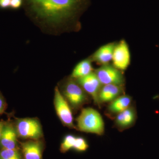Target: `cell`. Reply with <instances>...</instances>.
I'll list each match as a JSON object with an SVG mask.
<instances>
[{
  "instance_id": "obj_17",
  "label": "cell",
  "mask_w": 159,
  "mask_h": 159,
  "mask_svg": "<svg viewBox=\"0 0 159 159\" xmlns=\"http://www.w3.org/2000/svg\"><path fill=\"white\" fill-rule=\"evenodd\" d=\"M76 138L73 135L66 136L61 145L60 150L62 153H65L72 148H74L76 142Z\"/></svg>"
},
{
  "instance_id": "obj_1",
  "label": "cell",
  "mask_w": 159,
  "mask_h": 159,
  "mask_svg": "<svg viewBox=\"0 0 159 159\" xmlns=\"http://www.w3.org/2000/svg\"><path fill=\"white\" fill-rule=\"evenodd\" d=\"M28 12L49 24H60L75 17L89 0H24Z\"/></svg>"
},
{
  "instance_id": "obj_12",
  "label": "cell",
  "mask_w": 159,
  "mask_h": 159,
  "mask_svg": "<svg viewBox=\"0 0 159 159\" xmlns=\"http://www.w3.org/2000/svg\"><path fill=\"white\" fill-rule=\"evenodd\" d=\"M122 86L115 84L102 85L99 93V104L111 102L117 97L122 95Z\"/></svg>"
},
{
  "instance_id": "obj_13",
  "label": "cell",
  "mask_w": 159,
  "mask_h": 159,
  "mask_svg": "<svg viewBox=\"0 0 159 159\" xmlns=\"http://www.w3.org/2000/svg\"><path fill=\"white\" fill-rule=\"evenodd\" d=\"M131 97L129 95H122L110 102L107 111L109 115L116 116L130 106Z\"/></svg>"
},
{
  "instance_id": "obj_18",
  "label": "cell",
  "mask_w": 159,
  "mask_h": 159,
  "mask_svg": "<svg viewBox=\"0 0 159 159\" xmlns=\"http://www.w3.org/2000/svg\"><path fill=\"white\" fill-rule=\"evenodd\" d=\"M89 148V145L85 139L82 137H77L74 149L79 152L85 151Z\"/></svg>"
},
{
  "instance_id": "obj_10",
  "label": "cell",
  "mask_w": 159,
  "mask_h": 159,
  "mask_svg": "<svg viewBox=\"0 0 159 159\" xmlns=\"http://www.w3.org/2000/svg\"><path fill=\"white\" fill-rule=\"evenodd\" d=\"M24 159H43L44 144L42 139L19 142Z\"/></svg>"
},
{
  "instance_id": "obj_20",
  "label": "cell",
  "mask_w": 159,
  "mask_h": 159,
  "mask_svg": "<svg viewBox=\"0 0 159 159\" xmlns=\"http://www.w3.org/2000/svg\"><path fill=\"white\" fill-rule=\"evenodd\" d=\"M7 107V103L2 94L0 92V116L4 112Z\"/></svg>"
},
{
  "instance_id": "obj_22",
  "label": "cell",
  "mask_w": 159,
  "mask_h": 159,
  "mask_svg": "<svg viewBox=\"0 0 159 159\" xmlns=\"http://www.w3.org/2000/svg\"><path fill=\"white\" fill-rule=\"evenodd\" d=\"M5 121H0V138L2 136V132L3 126L5 124Z\"/></svg>"
},
{
  "instance_id": "obj_9",
  "label": "cell",
  "mask_w": 159,
  "mask_h": 159,
  "mask_svg": "<svg viewBox=\"0 0 159 159\" xmlns=\"http://www.w3.org/2000/svg\"><path fill=\"white\" fill-rule=\"evenodd\" d=\"M17 134L14 124L10 121L5 122L2 136L0 138V148L18 149L20 148L18 141Z\"/></svg>"
},
{
  "instance_id": "obj_5",
  "label": "cell",
  "mask_w": 159,
  "mask_h": 159,
  "mask_svg": "<svg viewBox=\"0 0 159 159\" xmlns=\"http://www.w3.org/2000/svg\"><path fill=\"white\" fill-rule=\"evenodd\" d=\"M54 104L57 116L63 125L77 129L74 123L72 108L57 86L54 89Z\"/></svg>"
},
{
  "instance_id": "obj_11",
  "label": "cell",
  "mask_w": 159,
  "mask_h": 159,
  "mask_svg": "<svg viewBox=\"0 0 159 159\" xmlns=\"http://www.w3.org/2000/svg\"><path fill=\"white\" fill-rule=\"evenodd\" d=\"M137 112L134 107L130 106L116 116L115 125L119 130L122 131L132 127L136 121Z\"/></svg>"
},
{
  "instance_id": "obj_2",
  "label": "cell",
  "mask_w": 159,
  "mask_h": 159,
  "mask_svg": "<svg viewBox=\"0 0 159 159\" xmlns=\"http://www.w3.org/2000/svg\"><path fill=\"white\" fill-rule=\"evenodd\" d=\"M77 130L87 133L102 135L105 131L104 121L101 114L95 109H82L77 119Z\"/></svg>"
},
{
  "instance_id": "obj_8",
  "label": "cell",
  "mask_w": 159,
  "mask_h": 159,
  "mask_svg": "<svg viewBox=\"0 0 159 159\" xmlns=\"http://www.w3.org/2000/svg\"><path fill=\"white\" fill-rule=\"evenodd\" d=\"M76 80L86 93L91 96L94 102L99 105V93L102 85L95 72H92L87 76L78 78Z\"/></svg>"
},
{
  "instance_id": "obj_4",
  "label": "cell",
  "mask_w": 159,
  "mask_h": 159,
  "mask_svg": "<svg viewBox=\"0 0 159 159\" xmlns=\"http://www.w3.org/2000/svg\"><path fill=\"white\" fill-rule=\"evenodd\" d=\"M14 125L18 138L28 140L42 139V127L36 118L16 119Z\"/></svg>"
},
{
  "instance_id": "obj_3",
  "label": "cell",
  "mask_w": 159,
  "mask_h": 159,
  "mask_svg": "<svg viewBox=\"0 0 159 159\" xmlns=\"http://www.w3.org/2000/svg\"><path fill=\"white\" fill-rule=\"evenodd\" d=\"M61 92L71 108L74 110L79 109L88 102V94L73 78H71L65 82Z\"/></svg>"
},
{
  "instance_id": "obj_6",
  "label": "cell",
  "mask_w": 159,
  "mask_h": 159,
  "mask_svg": "<svg viewBox=\"0 0 159 159\" xmlns=\"http://www.w3.org/2000/svg\"><path fill=\"white\" fill-rule=\"evenodd\" d=\"M121 72L113 65L107 64L101 66L95 73L102 85L115 84L122 86L124 84V78Z\"/></svg>"
},
{
  "instance_id": "obj_19",
  "label": "cell",
  "mask_w": 159,
  "mask_h": 159,
  "mask_svg": "<svg viewBox=\"0 0 159 159\" xmlns=\"http://www.w3.org/2000/svg\"><path fill=\"white\" fill-rule=\"evenodd\" d=\"M24 0H11L10 9L12 10H17L22 6Z\"/></svg>"
},
{
  "instance_id": "obj_14",
  "label": "cell",
  "mask_w": 159,
  "mask_h": 159,
  "mask_svg": "<svg viewBox=\"0 0 159 159\" xmlns=\"http://www.w3.org/2000/svg\"><path fill=\"white\" fill-rule=\"evenodd\" d=\"M115 45L114 43H109L101 46L94 53L93 59L102 66L109 64L112 61Z\"/></svg>"
},
{
  "instance_id": "obj_21",
  "label": "cell",
  "mask_w": 159,
  "mask_h": 159,
  "mask_svg": "<svg viewBox=\"0 0 159 159\" xmlns=\"http://www.w3.org/2000/svg\"><path fill=\"white\" fill-rule=\"evenodd\" d=\"M11 0H0V9L6 10L10 9Z\"/></svg>"
},
{
  "instance_id": "obj_15",
  "label": "cell",
  "mask_w": 159,
  "mask_h": 159,
  "mask_svg": "<svg viewBox=\"0 0 159 159\" xmlns=\"http://www.w3.org/2000/svg\"><path fill=\"white\" fill-rule=\"evenodd\" d=\"M93 70L91 61L89 59L84 60L75 67L71 74V78L76 80L85 77L93 72Z\"/></svg>"
},
{
  "instance_id": "obj_16",
  "label": "cell",
  "mask_w": 159,
  "mask_h": 159,
  "mask_svg": "<svg viewBox=\"0 0 159 159\" xmlns=\"http://www.w3.org/2000/svg\"><path fill=\"white\" fill-rule=\"evenodd\" d=\"M0 159H24L20 148L18 149L0 148Z\"/></svg>"
},
{
  "instance_id": "obj_7",
  "label": "cell",
  "mask_w": 159,
  "mask_h": 159,
  "mask_svg": "<svg viewBox=\"0 0 159 159\" xmlns=\"http://www.w3.org/2000/svg\"><path fill=\"white\" fill-rule=\"evenodd\" d=\"M113 66L122 71L128 68L130 63L129 47L125 40H122L115 45L112 59Z\"/></svg>"
}]
</instances>
